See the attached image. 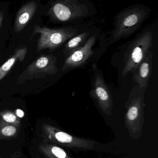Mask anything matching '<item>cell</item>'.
Masks as SVG:
<instances>
[{
  "instance_id": "1",
  "label": "cell",
  "mask_w": 158,
  "mask_h": 158,
  "mask_svg": "<svg viewBox=\"0 0 158 158\" xmlns=\"http://www.w3.org/2000/svg\"><path fill=\"white\" fill-rule=\"evenodd\" d=\"M150 11L144 5L136 4L118 13L114 18V28L110 32L108 46L134 34L148 18Z\"/></svg>"
},
{
  "instance_id": "2",
  "label": "cell",
  "mask_w": 158,
  "mask_h": 158,
  "mask_svg": "<svg viewBox=\"0 0 158 158\" xmlns=\"http://www.w3.org/2000/svg\"><path fill=\"white\" fill-rule=\"evenodd\" d=\"M87 3L77 0H58L51 4L48 14L52 21L67 23L86 18L90 15Z\"/></svg>"
},
{
  "instance_id": "3",
  "label": "cell",
  "mask_w": 158,
  "mask_h": 158,
  "mask_svg": "<svg viewBox=\"0 0 158 158\" xmlns=\"http://www.w3.org/2000/svg\"><path fill=\"white\" fill-rule=\"evenodd\" d=\"M37 34L40 37L37 40V52H39L47 49L53 51L58 48L77 35V30L71 27L52 29L35 25L31 38Z\"/></svg>"
},
{
  "instance_id": "4",
  "label": "cell",
  "mask_w": 158,
  "mask_h": 158,
  "mask_svg": "<svg viewBox=\"0 0 158 158\" xmlns=\"http://www.w3.org/2000/svg\"><path fill=\"white\" fill-rule=\"evenodd\" d=\"M153 44V36L150 31L142 32L129 46L125 54L124 65L122 76L125 77L129 72L133 73Z\"/></svg>"
},
{
  "instance_id": "5",
  "label": "cell",
  "mask_w": 158,
  "mask_h": 158,
  "mask_svg": "<svg viewBox=\"0 0 158 158\" xmlns=\"http://www.w3.org/2000/svg\"><path fill=\"white\" fill-rule=\"evenodd\" d=\"M57 58L52 54H43L37 58L17 78V84H21L32 79L43 78L53 76L58 72Z\"/></svg>"
},
{
  "instance_id": "6",
  "label": "cell",
  "mask_w": 158,
  "mask_h": 158,
  "mask_svg": "<svg viewBox=\"0 0 158 158\" xmlns=\"http://www.w3.org/2000/svg\"><path fill=\"white\" fill-rule=\"evenodd\" d=\"M97 39L96 35L89 37L82 48L65 58L64 64L61 68L62 71L64 72L84 65L95 53L93 48L96 44Z\"/></svg>"
},
{
  "instance_id": "7",
  "label": "cell",
  "mask_w": 158,
  "mask_h": 158,
  "mask_svg": "<svg viewBox=\"0 0 158 158\" xmlns=\"http://www.w3.org/2000/svg\"><path fill=\"white\" fill-rule=\"evenodd\" d=\"M152 58L153 53L149 50L132 73L133 80L140 89L147 88L148 85L152 72Z\"/></svg>"
},
{
  "instance_id": "8",
  "label": "cell",
  "mask_w": 158,
  "mask_h": 158,
  "mask_svg": "<svg viewBox=\"0 0 158 158\" xmlns=\"http://www.w3.org/2000/svg\"><path fill=\"white\" fill-rule=\"evenodd\" d=\"M37 4L35 1L29 2L22 6L16 15L15 21L14 30L16 33L21 32L35 15Z\"/></svg>"
},
{
  "instance_id": "9",
  "label": "cell",
  "mask_w": 158,
  "mask_h": 158,
  "mask_svg": "<svg viewBox=\"0 0 158 158\" xmlns=\"http://www.w3.org/2000/svg\"><path fill=\"white\" fill-rule=\"evenodd\" d=\"M27 52V47H20L15 51L11 57L2 65L0 67V82L6 76L17 61H23Z\"/></svg>"
},
{
  "instance_id": "10",
  "label": "cell",
  "mask_w": 158,
  "mask_h": 158,
  "mask_svg": "<svg viewBox=\"0 0 158 158\" xmlns=\"http://www.w3.org/2000/svg\"><path fill=\"white\" fill-rule=\"evenodd\" d=\"M89 32H83L68 40L64 45L63 50L65 58L82 48L89 37Z\"/></svg>"
},
{
  "instance_id": "11",
  "label": "cell",
  "mask_w": 158,
  "mask_h": 158,
  "mask_svg": "<svg viewBox=\"0 0 158 158\" xmlns=\"http://www.w3.org/2000/svg\"><path fill=\"white\" fill-rule=\"evenodd\" d=\"M55 137L58 141L62 143H69L71 142L73 139V138L70 135L62 132L56 133Z\"/></svg>"
},
{
  "instance_id": "12",
  "label": "cell",
  "mask_w": 158,
  "mask_h": 158,
  "mask_svg": "<svg viewBox=\"0 0 158 158\" xmlns=\"http://www.w3.org/2000/svg\"><path fill=\"white\" fill-rule=\"evenodd\" d=\"M16 132V128L12 126L5 127L2 130V134L6 136H11L14 135Z\"/></svg>"
},
{
  "instance_id": "13",
  "label": "cell",
  "mask_w": 158,
  "mask_h": 158,
  "mask_svg": "<svg viewBox=\"0 0 158 158\" xmlns=\"http://www.w3.org/2000/svg\"><path fill=\"white\" fill-rule=\"evenodd\" d=\"M52 152L54 155L59 158H65L66 153L63 150L57 147H54L52 149Z\"/></svg>"
},
{
  "instance_id": "14",
  "label": "cell",
  "mask_w": 158,
  "mask_h": 158,
  "mask_svg": "<svg viewBox=\"0 0 158 158\" xmlns=\"http://www.w3.org/2000/svg\"><path fill=\"white\" fill-rule=\"evenodd\" d=\"M138 114V110L136 106L131 107L127 113V117L130 120H134L136 119Z\"/></svg>"
},
{
  "instance_id": "15",
  "label": "cell",
  "mask_w": 158,
  "mask_h": 158,
  "mask_svg": "<svg viewBox=\"0 0 158 158\" xmlns=\"http://www.w3.org/2000/svg\"><path fill=\"white\" fill-rule=\"evenodd\" d=\"M3 119L8 123H13L16 120L15 115L12 114H7L3 116Z\"/></svg>"
},
{
  "instance_id": "16",
  "label": "cell",
  "mask_w": 158,
  "mask_h": 158,
  "mask_svg": "<svg viewBox=\"0 0 158 158\" xmlns=\"http://www.w3.org/2000/svg\"><path fill=\"white\" fill-rule=\"evenodd\" d=\"M16 114L19 117H23L24 116V112L22 110L18 109L16 110Z\"/></svg>"
},
{
  "instance_id": "17",
  "label": "cell",
  "mask_w": 158,
  "mask_h": 158,
  "mask_svg": "<svg viewBox=\"0 0 158 158\" xmlns=\"http://www.w3.org/2000/svg\"><path fill=\"white\" fill-rule=\"evenodd\" d=\"M3 13L2 12H0V28L1 27L2 24V21L3 19Z\"/></svg>"
}]
</instances>
